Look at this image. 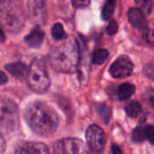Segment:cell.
I'll list each match as a JSON object with an SVG mask.
<instances>
[{
	"instance_id": "1",
	"label": "cell",
	"mask_w": 154,
	"mask_h": 154,
	"mask_svg": "<svg viewBox=\"0 0 154 154\" xmlns=\"http://www.w3.org/2000/svg\"><path fill=\"white\" fill-rule=\"evenodd\" d=\"M24 119L29 127L42 136L53 134L60 124L59 116L54 109L42 101L28 105L24 112Z\"/></svg>"
},
{
	"instance_id": "2",
	"label": "cell",
	"mask_w": 154,
	"mask_h": 154,
	"mask_svg": "<svg viewBox=\"0 0 154 154\" xmlns=\"http://www.w3.org/2000/svg\"><path fill=\"white\" fill-rule=\"evenodd\" d=\"M79 60V44L73 37L68 38L64 42L53 48L49 55L51 66L60 72H74L78 67Z\"/></svg>"
},
{
	"instance_id": "3",
	"label": "cell",
	"mask_w": 154,
	"mask_h": 154,
	"mask_svg": "<svg viewBox=\"0 0 154 154\" xmlns=\"http://www.w3.org/2000/svg\"><path fill=\"white\" fill-rule=\"evenodd\" d=\"M20 0H2L0 23L10 32H19L24 23V14Z\"/></svg>"
},
{
	"instance_id": "4",
	"label": "cell",
	"mask_w": 154,
	"mask_h": 154,
	"mask_svg": "<svg viewBox=\"0 0 154 154\" xmlns=\"http://www.w3.org/2000/svg\"><path fill=\"white\" fill-rule=\"evenodd\" d=\"M29 87L36 93H43L50 87L51 80L45 64L39 60H35L29 68L27 75Z\"/></svg>"
},
{
	"instance_id": "5",
	"label": "cell",
	"mask_w": 154,
	"mask_h": 154,
	"mask_svg": "<svg viewBox=\"0 0 154 154\" xmlns=\"http://www.w3.org/2000/svg\"><path fill=\"white\" fill-rule=\"evenodd\" d=\"M19 122L16 104L9 99L0 100V132L9 133L15 129Z\"/></svg>"
},
{
	"instance_id": "6",
	"label": "cell",
	"mask_w": 154,
	"mask_h": 154,
	"mask_svg": "<svg viewBox=\"0 0 154 154\" xmlns=\"http://www.w3.org/2000/svg\"><path fill=\"white\" fill-rule=\"evenodd\" d=\"M53 154H88V150L81 140L67 138L54 144Z\"/></svg>"
},
{
	"instance_id": "7",
	"label": "cell",
	"mask_w": 154,
	"mask_h": 154,
	"mask_svg": "<svg viewBox=\"0 0 154 154\" xmlns=\"http://www.w3.org/2000/svg\"><path fill=\"white\" fill-rule=\"evenodd\" d=\"M86 139L90 149L96 152L103 151L106 142L103 129L96 125H92L88 128L86 132Z\"/></svg>"
},
{
	"instance_id": "8",
	"label": "cell",
	"mask_w": 154,
	"mask_h": 154,
	"mask_svg": "<svg viewBox=\"0 0 154 154\" xmlns=\"http://www.w3.org/2000/svg\"><path fill=\"white\" fill-rule=\"evenodd\" d=\"M134 70V64L127 57L118 58L110 67V74L116 79H125L129 77Z\"/></svg>"
},
{
	"instance_id": "9",
	"label": "cell",
	"mask_w": 154,
	"mask_h": 154,
	"mask_svg": "<svg viewBox=\"0 0 154 154\" xmlns=\"http://www.w3.org/2000/svg\"><path fill=\"white\" fill-rule=\"evenodd\" d=\"M28 11L30 17L38 23H43L46 18V1L29 0Z\"/></svg>"
},
{
	"instance_id": "10",
	"label": "cell",
	"mask_w": 154,
	"mask_h": 154,
	"mask_svg": "<svg viewBox=\"0 0 154 154\" xmlns=\"http://www.w3.org/2000/svg\"><path fill=\"white\" fill-rule=\"evenodd\" d=\"M128 21L131 25L137 30H147L148 22L145 15L138 8H131L127 13Z\"/></svg>"
},
{
	"instance_id": "11",
	"label": "cell",
	"mask_w": 154,
	"mask_h": 154,
	"mask_svg": "<svg viewBox=\"0 0 154 154\" xmlns=\"http://www.w3.org/2000/svg\"><path fill=\"white\" fill-rule=\"evenodd\" d=\"M15 154H50L47 146L42 143L29 142L22 144L16 150Z\"/></svg>"
},
{
	"instance_id": "12",
	"label": "cell",
	"mask_w": 154,
	"mask_h": 154,
	"mask_svg": "<svg viewBox=\"0 0 154 154\" xmlns=\"http://www.w3.org/2000/svg\"><path fill=\"white\" fill-rule=\"evenodd\" d=\"M44 37H45L44 32L41 28L35 27L31 31L29 34L25 36L24 42L28 46L32 48H38L42 44Z\"/></svg>"
},
{
	"instance_id": "13",
	"label": "cell",
	"mask_w": 154,
	"mask_h": 154,
	"mask_svg": "<svg viewBox=\"0 0 154 154\" xmlns=\"http://www.w3.org/2000/svg\"><path fill=\"white\" fill-rule=\"evenodd\" d=\"M5 69L9 72L12 76L17 79H23L27 78L29 73V68L22 62H14L5 65Z\"/></svg>"
},
{
	"instance_id": "14",
	"label": "cell",
	"mask_w": 154,
	"mask_h": 154,
	"mask_svg": "<svg viewBox=\"0 0 154 154\" xmlns=\"http://www.w3.org/2000/svg\"><path fill=\"white\" fill-rule=\"evenodd\" d=\"M135 92V86L131 83L121 84L117 88V95L120 100H126Z\"/></svg>"
},
{
	"instance_id": "15",
	"label": "cell",
	"mask_w": 154,
	"mask_h": 154,
	"mask_svg": "<svg viewBox=\"0 0 154 154\" xmlns=\"http://www.w3.org/2000/svg\"><path fill=\"white\" fill-rule=\"evenodd\" d=\"M149 130H150V125H146L135 128L132 134L133 141L135 143H142L144 140H148Z\"/></svg>"
},
{
	"instance_id": "16",
	"label": "cell",
	"mask_w": 154,
	"mask_h": 154,
	"mask_svg": "<svg viewBox=\"0 0 154 154\" xmlns=\"http://www.w3.org/2000/svg\"><path fill=\"white\" fill-rule=\"evenodd\" d=\"M142 106L137 101H130L125 106L126 114L130 117H137L142 113Z\"/></svg>"
},
{
	"instance_id": "17",
	"label": "cell",
	"mask_w": 154,
	"mask_h": 154,
	"mask_svg": "<svg viewBox=\"0 0 154 154\" xmlns=\"http://www.w3.org/2000/svg\"><path fill=\"white\" fill-rule=\"evenodd\" d=\"M116 0H106L105 3L101 13V16L104 21H108L112 17L116 7Z\"/></svg>"
},
{
	"instance_id": "18",
	"label": "cell",
	"mask_w": 154,
	"mask_h": 154,
	"mask_svg": "<svg viewBox=\"0 0 154 154\" xmlns=\"http://www.w3.org/2000/svg\"><path fill=\"white\" fill-rule=\"evenodd\" d=\"M135 4L144 15L151 14L153 10V0H135Z\"/></svg>"
},
{
	"instance_id": "19",
	"label": "cell",
	"mask_w": 154,
	"mask_h": 154,
	"mask_svg": "<svg viewBox=\"0 0 154 154\" xmlns=\"http://www.w3.org/2000/svg\"><path fill=\"white\" fill-rule=\"evenodd\" d=\"M96 109H97V114L100 116V117L102 118L103 122L105 124H108L110 119H111V116H112V112H111V109L106 106V105H103V104H99V105H97L96 106Z\"/></svg>"
},
{
	"instance_id": "20",
	"label": "cell",
	"mask_w": 154,
	"mask_h": 154,
	"mask_svg": "<svg viewBox=\"0 0 154 154\" xmlns=\"http://www.w3.org/2000/svg\"><path fill=\"white\" fill-rule=\"evenodd\" d=\"M108 56H109V52L107 50H105V49L97 50L93 54L92 62L96 65H101L107 60Z\"/></svg>"
},
{
	"instance_id": "21",
	"label": "cell",
	"mask_w": 154,
	"mask_h": 154,
	"mask_svg": "<svg viewBox=\"0 0 154 154\" xmlns=\"http://www.w3.org/2000/svg\"><path fill=\"white\" fill-rule=\"evenodd\" d=\"M51 36L56 41H60L66 38V32L63 29L62 24L55 23L51 28Z\"/></svg>"
},
{
	"instance_id": "22",
	"label": "cell",
	"mask_w": 154,
	"mask_h": 154,
	"mask_svg": "<svg viewBox=\"0 0 154 154\" xmlns=\"http://www.w3.org/2000/svg\"><path fill=\"white\" fill-rule=\"evenodd\" d=\"M143 37L149 44H151L152 46H154V30L152 29L145 30V32L143 33Z\"/></svg>"
},
{
	"instance_id": "23",
	"label": "cell",
	"mask_w": 154,
	"mask_h": 154,
	"mask_svg": "<svg viewBox=\"0 0 154 154\" xmlns=\"http://www.w3.org/2000/svg\"><path fill=\"white\" fill-rule=\"evenodd\" d=\"M118 31V25H117V23L116 20H111L107 28H106V32L109 34V35H113L115 33H116Z\"/></svg>"
},
{
	"instance_id": "24",
	"label": "cell",
	"mask_w": 154,
	"mask_h": 154,
	"mask_svg": "<svg viewBox=\"0 0 154 154\" xmlns=\"http://www.w3.org/2000/svg\"><path fill=\"white\" fill-rule=\"evenodd\" d=\"M71 3L76 8H86L89 5L90 0H71Z\"/></svg>"
},
{
	"instance_id": "25",
	"label": "cell",
	"mask_w": 154,
	"mask_h": 154,
	"mask_svg": "<svg viewBox=\"0 0 154 154\" xmlns=\"http://www.w3.org/2000/svg\"><path fill=\"white\" fill-rule=\"evenodd\" d=\"M145 75L152 80L154 81V64H148L144 67Z\"/></svg>"
},
{
	"instance_id": "26",
	"label": "cell",
	"mask_w": 154,
	"mask_h": 154,
	"mask_svg": "<svg viewBox=\"0 0 154 154\" xmlns=\"http://www.w3.org/2000/svg\"><path fill=\"white\" fill-rule=\"evenodd\" d=\"M5 151V141L2 133L0 132V154H4Z\"/></svg>"
},
{
	"instance_id": "27",
	"label": "cell",
	"mask_w": 154,
	"mask_h": 154,
	"mask_svg": "<svg viewBox=\"0 0 154 154\" xmlns=\"http://www.w3.org/2000/svg\"><path fill=\"white\" fill-rule=\"evenodd\" d=\"M111 151H112V153L113 154H122V150H121V148H120L118 145H116V144L112 145Z\"/></svg>"
},
{
	"instance_id": "28",
	"label": "cell",
	"mask_w": 154,
	"mask_h": 154,
	"mask_svg": "<svg viewBox=\"0 0 154 154\" xmlns=\"http://www.w3.org/2000/svg\"><path fill=\"white\" fill-rule=\"evenodd\" d=\"M148 140H149V141H151L152 143H154V125H150Z\"/></svg>"
},
{
	"instance_id": "29",
	"label": "cell",
	"mask_w": 154,
	"mask_h": 154,
	"mask_svg": "<svg viewBox=\"0 0 154 154\" xmlns=\"http://www.w3.org/2000/svg\"><path fill=\"white\" fill-rule=\"evenodd\" d=\"M7 82V77L6 75L0 70V85H4Z\"/></svg>"
},
{
	"instance_id": "30",
	"label": "cell",
	"mask_w": 154,
	"mask_h": 154,
	"mask_svg": "<svg viewBox=\"0 0 154 154\" xmlns=\"http://www.w3.org/2000/svg\"><path fill=\"white\" fill-rule=\"evenodd\" d=\"M5 34H4V32H2V30L0 29V42H4V41H5Z\"/></svg>"
},
{
	"instance_id": "31",
	"label": "cell",
	"mask_w": 154,
	"mask_h": 154,
	"mask_svg": "<svg viewBox=\"0 0 154 154\" xmlns=\"http://www.w3.org/2000/svg\"><path fill=\"white\" fill-rule=\"evenodd\" d=\"M149 104H150V106L152 107L154 109V97H152L151 98H150V100H149Z\"/></svg>"
}]
</instances>
